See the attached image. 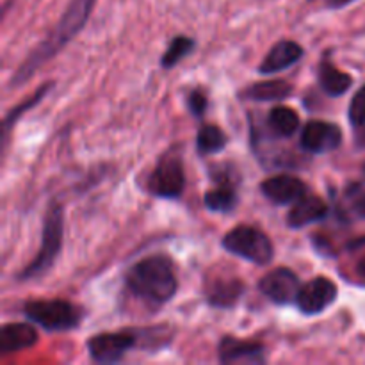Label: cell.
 Instances as JSON below:
<instances>
[{"label":"cell","instance_id":"d4e9b609","mask_svg":"<svg viewBox=\"0 0 365 365\" xmlns=\"http://www.w3.org/2000/svg\"><path fill=\"white\" fill-rule=\"evenodd\" d=\"M349 121H351L355 127H362L365 125V86L356 91V95L353 96L351 103H349L348 110Z\"/></svg>","mask_w":365,"mask_h":365},{"label":"cell","instance_id":"f1b7e54d","mask_svg":"<svg viewBox=\"0 0 365 365\" xmlns=\"http://www.w3.org/2000/svg\"><path fill=\"white\" fill-rule=\"evenodd\" d=\"M355 209H356V212L360 214V216H364V217H365V196H362V198L356 200Z\"/></svg>","mask_w":365,"mask_h":365},{"label":"cell","instance_id":"9c48e42d","mask_svg":"<svg viewBox=\"0 0 365 365\" xmlns=\"http://www.w3.org/2000/svg\"><path fill=\"white\" fill-rule=\"evenodd\" d=\"M259 289L269 302L277 305H291L298 299L302 282L289 267H277L260 280Z\"/></svg>","mask_w":365,"mask_h":365},{"label":"cell","instance_id":"ffe728a7","mask_svg":"<svg viewBox=\"0 0 365 365\" xmlns=\"http://www.w3.org/2000/svg\"><path fill=\"white\" fill-rule=\"evenodd\" d=\"M267 123H269L271 130L274 134L282 135V138H291L296 134L299 128V116L294 109L287 106H277L271 109L269 116H267Z\"/></svg>","mask_w":365,"mask_h":365},{"label":"cell","instance_id":"5b68a950","mask_svg":"<svg viewBox=\"0 0 365 365\" xmlns=\"http://www.w3.org/2000/svg\"><path fill=\"white\" fill-rule=\"evenodd\" d=\"M223 248L232 255L255 266H267L274 257V246L262 230L250 225H239L223 237Z\"/></svg>","mask_w":365,"mask_h":365},{"label":"cell","instance_id":"6da1fadb","mask_svg":"<svg viewBox=\"0 0 365 365\" xmlns=\"http://www.w3.org/2000/svg\"><path fill=\"white\" fill-rule=\"evenodd\" d=\"M96 0H71L68 4L66 11L63 13V16L57 21L56 29L46 36V39H43L34 50L27 56V59L20 64V68L16 70V73L11 78V88H18V86L24 84L25 81L32 77L46 61H50L52 57H56L82 29L88 24L89 16L93 13V7H95Z\"/></svg>","mask_w":365,"mask_h":365},{"label":"cell","instance_id":"30bf717a","mask_svg":"<svg viewBox=\"0 0 365 365\" xmlns=\"http://www.w3.org/2000/svg\"><path fill=\"white\" fill-rule=\"evenodd\" d=\"M302 148L310 153L334 152L342 143V130L339 125L323 120H312L302 130Z\"/></svg>","mask_w":365,"mask_h":365},{"label":"cell","instance_id":"4316f807","mask_svg":"<svg viewBox=\"0 0 365 365\" xmlns=\"http://www.w3.org/2000/svg\"><path fill=\"white\" fill-rule=\"evenodd\" d=\"M207 106H209V100L203 89H195V91L189 93L187 96V109L189 113L195 118H202L205 114Z\"/></svg>","mask_w":365,"mask_h":365},{"label":"cell","instance_id":"2e32d148","mask_svg":"<svg viewBox=\"0 0 365 365\" xmlns=\"http://www.w3.org/2000/svg\"><path fill=\"white\" fill-rule=\"evenodd\" d=\"M38 342V331L31 323H9L0 328V351L2 355L24 351Z\"/></svg>","mask_w":365,"mask_h":365},{"label":"cell","instance_id":"52a82bcc","mask_svg":"<svg viewBox=\"0 0 365 365\" xmlns=\"http://www.w3.org/2000/svg\"><path fill=\"white\" fill-rule=\"evenodd\" d=\"M89 356L98 364L120 362L130 349L139 348L138 330L107 331L93 335L86 344Z\"/></svg>","mask_w":365,"mask_h":365},{"label":"cell","instance_id":"ac0fdd59","mask_svg":"<svg viewBox=\"0 0 365 365\" xmlns=\"http://www.w3.org/2000/svg\"><path fill=\"white\" fill-rule=\"evenodd\" d=\"M292 91H294V88H292L291 82L284 81V78H277V81H266L250 86L246 91H242V96L250 100H257V102H274V100L289 98Z\"/></svg>","mask_w":365,"mask_h":365},{"label":"cell","instance_id":"8992f818","mask_svg":"<svg viewBox=\"0 0 365 365\" xmlns=\"http://www.w3.org/2000/svg\"><path fill=\"white\" fill-rule=\"evenodd\" d=\"M185 189V173L184 160L180 153L170 152L164 153L157 166L153 168L148 178V191L157 198H180Z\"/></svg>","mask_w":365,"mask_h":365},{"label":"cell","instance_id":"7402d4cb","mask_svg":"<svg viewBox=\"0 0 365 365\" xmlns=\"http://www.w3.org/2000/svg\"><path fill=\"white\" fill-rule=\"evenodd\" d=\"M52 88H53V82H46V84H43L41 88H39L38 91H36L34 95L31 96V98H27L25 102H21L20 106L13 107V110H11V113L7 114L6 118H4V123H2V148L6 146L7 139H9L11 128H13L14 123L20 120L21 114H25L29 109H31V107H34L36 103L41 102V100L46 96V93H48Z\"/></svg>","mask_w":365,"mask_h":365},{"label":"cell","instance_id":"7a4b0ae2","mask_svg":"<svg viewBox=\"0 0 365 365\" xmlns=\"http://www.w3.org/2000/svg\"><path fill=\"white\" fill-rule=\"evenodd\" d=\"M125 284L132 294L157 307L170 302L178 289L173 262L166 255H150L135 262L128 269Z\"/></svg>","mask_w":365,"mask_h":365},{"label":"cell","instance_id":"d6986e66","mask_svg":"<svg viewBox=\"0 0 365 365\" xmlns=\"http://www.w3.org/2000/svg\"><path fill=\"white\" fill-rule=\"evenodd\" d=\"M344 277L365 287V235L346 246Z\"/></svg>","mask_w":365,"mask_h":365},{"label":"cell","instance_id":"8fae6325","mask_svg":"<svg viewBox=\"0 0 365 365\" xmlns=\"http://www.w3.org/2000/svg\"><path fill=\"white\" fill-rule=\"evenodd\" d=\"M221 364H266V348L260 342L239 341L227 335L217 346Z\"/></svg>","mask_w":365,"mask_h":365},{"label":"cell","instance_id":"e0dca14e","mask_svg":"<svg viewBox=\"0 0 365 365\" xmlns=\"http://www.w3.org/2000/svg\"><path fill=\"white\" fill-rule=\"evenodd\" d=\"M317 78H319V84L321 88H323V91L330 96L344 95L353 84L351 75H348L346 71H341L339 68H335V64L328 59H324L323 63L319 64Z\"/></svg>","mask_w":365,"mask_h":365},{"label":"cell","instance_id":"9a60e30c","mask_svg":"<svg viewBox=\"0 0 365 365\" xmlns=\"http://www.w3.org/2000/svg\"><path fill=\"white\" fill-rule=\"evenodd\" d=\"M303 57V46L299 43L292 41V39H282V41L274 43L264 61L260 63L259 71L262 75L278 73L282 70H287L292 64L298 63Z\"/></svg>","mask_w":365,"mask_h":365},{"label":"cell","instance_id":"484cf974","mask_svg":"<svg viewBox=\"0 0 365 365\" xmlns=\"http://www.w3.org/2000/svg\"><path fill=\"white\" fill-rule=\"evenodd\" d=\"M212 180L217 182V185H234L237 187L239 175L235 168L228 166V164H216L212 170Z\"/></svg>","mask_w":365,"mask_h":365},{"label":"cell","instance_id":"7c38bea8","mask_svg":"<svg viewBox=\"0 0 365 365\" xmlns=\"http://www.w3.org/2000/svg\"><path fill=\"white\" fill-rule=\"evenodd\" d=\"M260 191L269 202L277 205H287L303 198L309 187L302 178L292 177V175H277V177L266 178L260 184Z\"/></svg>","mask_w":365,"mask_h":365},{"label":"cell","instance_id":"ba28073f","mask_svg":"<svg viewBox=\"0 0 365 365\" xmlns=\"http://www.w3.org/2000/svg\"><path fill=\"white\" fill-rule=\"evenodd\" d=\"M339 289L330 278L316 277L299 289L296 305L305 316H317L335 303Z\"/></svg>","mask_w":365,"mask_h":365},{"label":"cell","instance_id":"3957f363","mask_svg":"<svg viewBox=\"0 0 365 365\" xmlns=\"http://www.w3.org/2000/svg\"><path fill=\"white\" fill-rule=\"evenodd\" d=\"M64 237V209L59 202H52L46 209L45 220H43V234L39 252L31 262L25 266L21 273H18V280H34L43 277L53 267V262L59 257L63 248Z\"/></svg>","mask_w":365,"mask_h":365},{"label":"cell","instance_id":"277c9868","mask_svg":"<svg viewBox=\"0 0 365 365\" xmlns=\"http://www.w3.org/2000/svg\"><path fill=\"white\" fill-rule=\"evenodd\" d=\"M24 314L46 331L75 330L84 319V310L66 299H32L24 305Z\"/></svg>","mask_w":365,"mask_h":365},{"label":"cell","instance_id":"cb8c5ba5","mask_svg":"<svg viewBox=\"0 0 365 365\" xmlns=\"http://www.w3.org/2000/svg\"><path fill=\"white\" fill-rule=\"evenodd\" d=\"M195 46L196 41L189 38V36H175L170 45H168L166 52H164L163 59H160V64H163V68L177 66L184 57H187L195 50Z\"/></svg>","mask_w":365,"mask_h":365},{"label":"cell","instance_id":"4fadbf2b","mask_svg":"<svg viewBox=\"0 0 365 365\" xmlns=\"http://www.w3.org/2000/svg\"><path fill=\"white\" fill-rule=\"evenodd\" d=\"M245 282L239 278H227L214 274L205 280V298L210 307L216 309H230L245 294Z\"/></svg>","mask_w":365,"mask_h":365},{"label":"cell","instance_id":"5bb4252c","mask_svg":"<svg viewBox=\"0 0 365 365\" xmlns=\"http://www.w3.org/2000/svg\"><path fill=\"white\" fill-rule=\"evenodd\" d=\"M328 210H330V207L321 196L305 195L298 202H294L292 209L287 212L285 221H287V227L303 228L324 220L328 216Z\"/></svg>","mask_w":365,"mask_h":365},{"label":"cell","instance_id":"44dd1931","mask_svg":"<svg viewBox=\"0 0 365 365\" xmlns=\"http://www.w3.org/2000/svg\"><path fill=\"white\" fill-rule=\"evenodd\" d=\"M203 203L209 210L214 212H232L237 207L239 196L234 185H217V187L209 189L203 196Z\"/></svg>","mask_w":365,"mask_h":365},{"label":"cell","instance_id":"f546056e","mask_svg":"<svg viewBox=\"0 0 365 365\" xmlns=\"http://www.w3.org/2000/svg\"><path fill=\"white\" fill-rule=\"evenodd\" d=\"M364 175H365V164H364Z\"/></svg>","mask_w":365,"mask_h":365},{"label":"cell","instance_id":"603a6c76","mask_svg":"<svg viewBox=\"0 0 365 365\" xmlns=\"http://www.w3.org/2000/svg\"><path fill=\"white\" fill-rule=\"evenodd\" d=\"M227 134L216 125H203L196 135V148L202 155L221 152L227 146Z\"/></svg>","mask_w":365,"mask_h":365},{"label":"cell","instance_id":"83f0119b","mask_svg":"<svg viewBox=\"0 0 365 365\" xmlns=\"http://www.w3.org/2000/svg\"><path fill=\"white\" fill-rule=\"evenodd\" d=\"M327 2L328 7H331V9H341V7H346L349 6V4H353L355 0H324Z\"/></svg>","mask_w":365,"mask_h":365}]
</instances>
